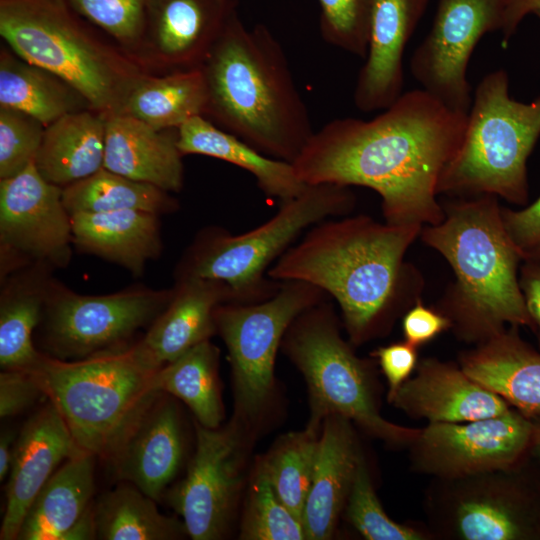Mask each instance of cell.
Listing matches in <instances>:
<instances>
[{
	"instance_id": "1",
	"label": "cell",
	"mask_w": 540,
	"mask_h": 540,
	"mask_svg": "<svg viewBox=\"0 0 540 540\" xmlns=\"http://www.w3.org/2000/svg\"><path fill=\"white\" fill-rule=\"evenodd\" d=\"M467 117L424 89L410 90L371 120L327 123L292 165L305 184L376 191L388 224L436 225L445 217L439 182L461 145Z\"/></svg>"
},
{
	"instance_id": "2",
	"label": "cell",
	"mask_w": 540,
	"mask_h": 540,
	"mask_svg": "<svg viewBox=\"0 0 540 540\" xmlns=\"http://www.w3.org/2000/svg\"><path fill=\"white\" fill-rule=\"evenodd\" d=\"M423 226L358 215L308 229L267 271L276 281L310 283L338 303L351 339H366L406 295L404 256Z\"/></svg>"
},
{
	"instance_id": "3",
	"label": "cell",
	"mask_w": 540,
	"mask_h": 540,
	"mask_svg": "<svg viewBox=\"0 0 540 540\" xmlns=\"http://www.w3.org/2000/svg\"><path fill=\"white\" fill-rule=\"evenodd\" d=\"M205 118L259 152L292 163L314 131L278 40L236 13L201 66Z\"/></svg>"
},
{
	"instance_id": "4",
	"label": "cell",
	"mask_w": 540,
	"mask_h": 540,
	"mask_svg": "<svg viewBox=\"0 0 540 540\" xmlns=\"http://www.w3.org/2000/svg\"><path fill=\"white\" fill-rule=\"evenodd\" d=\"M497 198L481 195L449 203L443 206V221L424 225L419 235L455 275L442 313L462 337L479 342L507 324L532 328L519 286L523 258L505 230Z\"/></svg>"
},
{
	"instance_id": "5",
	"label": "cell",
	"mask_w": 540,
	"mask_h": 540,
	"mask_svg": "<svg viewBox=\"0 0 540 540\" xmlns=\"http://www.w3.org/2000/svg\"><path fill=\"white\" fill-rule=\"evenodd\" d=\"M157 370L132 347L76 361L44 357L31 372L77 445L110 461L161 393Z\"/></svg>"
},
{
	"instance_id": "6",
	"label": "cell",
	"mask_w": 540,
	"mask_h": 540,
	"mask_svg": "<svg viewBox=\"0 0 540 540\" xmlns=\"http://www.w3.org/2000/svg\"><path fill=\"white\" fill-rule=\"evenodd\" d=\"M76 14L67 0H0V35L19 57L75 88L92 110L116 114L147 72Z\"/></svg>"
},
{
	"instance_id": "7",
	"label": "cell",
	"mask_w": 540,
	"mask_h": 540,
	"mask_svg": "<svg viewBox=\"0 0 540 540\" xmlns=\"http://www.w3.org/2000/svg\"><path fill=\"white\" fill-rule=\"evenodd\" d=\"M540 137V96L520 102L509 95L504 69L478 83L463 139L445 168L439 194L493 195L524 205L529 195L527 160Z\"/></svg>"
},
{
	"instance_id": "8",
	"label": "cell",
	"mask_w": 540,
	"mask_h": 540,
	"mask_svg": "<svg viewBox=\"0 0 540 540\" xmlns=\"http://www.w3.org/2000/svg\"><path fill=\"white\" fill-rule=\"evenodd\" d=\"M356 197L350 187L306 184L295 197L281 202L276 214L243 234L209 230L199 236L186 254L179 277L217 280L232 292L234 302L253 303L271 297L281 281L267 278L276 262L304 230L354 209Z\"/></svg>"
},
{
	"instance_id": "9",
	"label": "cell",
	"mask_w": 540,
	"mask_h": 540,
	"mask_svg": "<svg viewBox=\"0 0 540 540\" xmlns=\"http://www.w3.org/2000/svg\"><path fill=\"white\" fill-rule=\"evenodd\" d=\"M282 344L307 382L312 425L329 415H340L387 441L402 443L418 438L421 430L392 424L377 412L364 365L340 336L327 300L299 314Z\"/></svg>"
},
{
	"instance_id": "10",
	"label": "cell",
	"mask_w": 540,
	"mask_h": 540,
	"mask_svg": "<svg viewBox=\"0 0 540 540\" xmlns=\"http://www.w3.org/2000/svg\"><path fill=\"white\" fill-rule=\"evenodd\" d=\"M327 296L315 285L288 280L281 281L265 300L225 302L216 308V329L229 353L236 398L243 411H258L268 398L277 349L291 323Z\"/></svg>"
},
{
	"instance_id": "11",
	"label": "cell",
	"mask_w": 540,
	"mask_h": 540,
	"mask_svg": "<svg viewBox=\"0 0 540 540\" xmlns=\"http://www.w3.org/2000/svg\"><path fill=\"white\" fill-rule=\"evenodd\" d=\"M506 0H437L432 26L414 50L410 71L422 89L447 107L468 113L467 69L479 40L501 30Z\"/></svg>"
},
{
	"instance_id": "12",
	"label": "cell",
	"mask_w": 540,
	"mask_h": 540,
	"mask_svg": "<svg viewBox=\"0 0 540 540\" xmlns=\"http://www.w3.org/2000/svg\"><path fill=\"white\" fill-rule=\"evenodd\" d=\"M170 291L131 290L105 296L59 292L48 301L46 340L62 359H84L114 350L155 320Z\"/></svg>"
},
{
	"instance_id": "13",
	"label": "cell",
	"mask_w": 540,
	"mask_h": 540,
	"mask_svg": "<svg viewBox=\"0 0 540 540\" xmlns=\"http://www.w3.org/2000/svg\"><path fill=\"white\" fill-rule=\"evenodd\" d=\"M535 418L517 409L468 422L430 423L415 440L423 465L446 476L507 469L531 453Z\"/></svg>"
},
{
	"instance_id": "14",
	"label": "cell",
	"mask_w": 540,
	"mask_h": 540,
	"mask_svg": "<svg viewBox=\"0 0 540 540\" xmlns=\"http://www.w3.org/2000/svg\"><path fill=\"white\" fill-rule=\"evenodd\" d=\"M239 441L232 428L196 424V451L186 476L165 495L194 540L219 539L239 487Z\"/></svg>"
},
{
	"instance_id": "15",
	"label": "cell",
	"mask_w": 540,
	"mask_h": 540,
	"mask_svg": "<svg viewBox=\"0 0 540 540\" xmlns=\"http://www.w3.org/2000/svg\"><path fill=\"white\" fill-rule=\"evenodd\" d=\"M238 0H148L136 63L149 74L201 68Z\"/></svg>"
},
{
	"instance_id": "16",
	"label": "cell",
	"mask_w": 540,
	"mask_h": 540,
	"mask_svg": "<svg viewBox=\"0 0 540 540\" xmlns=\"http://www.w3.org/2000/svg\"><path fill=\"white\" fill-rule=\"evenodd\" d=\"M63 188L47 181L34 162L0 181L2 246L32 258L64 266L73 243L71 215Z\"/></svg>"
},
{
	"instance_id": "17",
	"label": "cell",
	"mask_w": 540,
	"mask_h": 540,
	"mask_svg": "<svg viewBox=\"0 0 540 540\" xmlns=\"http://www.w3.org/2000/svg\"><path fill=\"white\" fill-rule=\"evenodd\" d=\"M82 451L50 400L27 420L15 442L1 540L17 539L24 516L37 494L61 463Z\"/></svg>"
},
{
	"instance_id": "18",
	"label": "cell",
	"mask_w": 540,
	"mask_h": 540,
	"mask_svg": "<svg viewBox=\"0 0 540 540\" xmlns=\"http://www.w3.org/2000/svg\"><path fill=\"white\" fill-rule=\"evenodd\" d=\"M429 1L371 0L368 50L354 90L358 110H384L403 93V54Z\"/></svg>"
},
{
	"instance_id": "19",
	"label": "cell",
	"mask_w": 540,
	"mask_h": 540,
	"mask_svg": "<svg viewBox=\"0 0 540 540\" xmlns=\"http://www.w3.org/2000/svg\"><path fill=\"white\" fill-rule=\"evenodd\" d=\"M225 302H234V297L224 283L194 276L178 277L169 303L133 347L134 351L144 362L160 369L209 340L217 331L215 310Z\"/></svg>"
},
{
	"instance_id": "20",
	"label": "cell",
	"mask_w": 540,
	"mask_h": 540,
	"mask_svg": "<svg viewBox=\"0 0 540 540\" xmlns=\"http://www.w3.org/2000/svg\"><path fill=\"white\" fill-rule=\"evenodd\" d=\"M183 457L179 410L168 394L160 393L109 462L119 479L158 501L177 475Z\"/></svg>"
},
{
	"instance_id": "21",
	"label": "cell",
	"mask_w": 540,
	"mask_h": 540,
	"mask_svg": "<svg viewBox=\"0 0 540 540\" xmlns=\"http://www.w3.org/2000/svg\"><path fill=\"white\" fill-rule=\"evenodd\" d=\"M95 458L82 451L55 471L27 510L16 540L96 539Z\"/></svg>"
},
{
	"instance_id": "22",
	"label": "cell",
	"mask_w": 540,
	"mask_h": 540,
	"mask_svg": "<svg viewBox=\"0 0 540 540\" xmlns=\"http://www.w3.org/2000/svg\"><path fill=\"white\" fill-rule=\"evenodd\" d=\"M395 404L430 423L468 422L503 414L509 404L481 386L462 369L437 360L423 361L392 398Z\"/></svg>"
},
{
	"instance_id": "23",
	"label": "cell",
	"mask_w": 540,
	"mask_h": 540,
	"mask_svg": "<svg viewBox=\"0 0 540 540\" xmlns=\"http://www.w3.org/2000/svg\"><path fill=\"white\" fill-rule=\"evenodd\" d=\"M178 129L158 130L133 117L106 115L103 167L127 178L178 192L183 163Z\"/></svg>"
},
{
	"instance_id": "24",
	"label": "cell",
	"mask_w": 540,
	"mask_h": 540,
	"mask_svg": "<svg viewBox=\"0 0 540 540\" xmlns=\"http://www.w3.org/2000/svg\"><path fill=\"white\" fill-rule=\"evenodd\" d=\"M359 459L348 419L340 415L327 416L318 440L312 482L302 514L306 539L331 537Z\"/></svg>"
},
{
	"instance_id": "25",
	"label": "cell",
	"mask_w": 540,
	"mask_h": 540,
	"mask_svg": "<svg viewBox=\"0 0 540 540\" xmlns=\"http://www.w3.org/2000/svg\"><path fill=\"white\" fill-rule=\"evenodd\" d=\"M461 369L526 416H540V352L515 329L480 342L463 355Z\"/></svg>"
},
{
	"instance_id": "26",
	"label": "cell",
	"mask_w": 540,
	"mask_h": 540,
	"mask_svg": "<svg viewBox=\"0 0 540 540\" xmlns=\"http://www.w3.org/2000/svg\"><path fill=\"white\" fill-rule=\"evenodd\" d=\"M106 115L68 113L45 127L34 164L49 182L65 187L103 168Z\"/></svg>"
},
{
	"instance_id": "27",
	"label": "cell",
	"mask_w": 540,
	"mask_h": 540,
	"mask_svg": "<svg viewBox=\"0 0 540 540\" xmlns=\"http://www.w3.org/2000/svg\"><path fill=\"white\" fill-rule=\"evenodd\" d=\"M157 215L142 210L73 214V243L140 273L161 250Z\"/></svg>"
},
{
	"instance_id": "28",
	"label": "cell",
	"mask_w": 540,
	"mask_h": 540,
	"mask_svg": "<svg viewBox=\"0 0 540 540\" xmlns=\"http://www.w3.org/2000/svg\"><path fill=\"white\" fill-rule=\"evenodd\" d=\"M177 144L183 155H205L248 171L267 197L281 202L297 196L306 186L292 163L259 152L203 116L193 117L178 128Z\"/></svg>"
},
{
	"instance_id": "29",
	"label": "cell",
	"mask_w": 540,
	"mask_h": 540,
	"mask_svg": "<svg viewBox=\"0 0 540 540\" xmlns=\"http://www.w3.org/2000/svg\"><path fill=\"white\" fill-rule=\"evenodd\" d=\"M208 91L201 68L167 74L141 75L118 112L158 130L178 129L196 116H205Z\"/></svg>"
},
{
	"instance_id": "30",
	"label": "cell",
	"mask_w": 540,
	"mask_h": 540,
	"mask_svg": "<svg viewBox=\"0 0 540 540\" xmlns=\"http://www.w3.org/2000/svg\"><path fill=\"white\" fill-rule=\"evenodd\" d=\"M0 107L26 113L45 127L68 113L91 109L70 84L9 47L0 51Z\"/></svg>"
},
{
	"instance_id": "31",
	"label": "cell",
	"mask_w": 540,
	"mask_h": 540,
	"mask_svg": "<svg viewBox=\"0 0 540 540\" xmlns=\"http://www.w3.org/2000/svg\"><path fill=\"white\" fill-rule=\"evenodd\" d=\"M96 539L175 540L188 535L183 521L162 514L156 500L131 483L102 494L93 504Z\"/></svg>"
},
{
	"instance_id": "32",
	"label": "cell",
	"mask_w": 540,
	"mask_h": 540,
	"mask_svg": "<svg viewBox=\"0 0 540 540\" xmlns=\"http://www.w3.org/2000/svg\"><path fill=\"white\" fill-rule=\"evenodd\" d=\"M218 349L209 340L192 347L155 374L159 392L182 400L197 422L218 428L223 419L218 378Z\"/></svg>"
},
{
	"instance_id": "33",
	"label": "cell",
	"mask_w": 540,
	"mask_h": 540,
	"mask_svg": "<svg viewBox=\"0 0 540 540\" xmlns=\"http://www.w3.org/2000/svg\"><path fill=\"white\" fill-rule=\"evenodd\" d=\"M456 527L467 540L538 539L540 502L517 488L509 496L467 499L456 510Z\"/></svg>"
},
{
	"instance_id": "34",
	"label": "cell",
	"mask_w": 540,
	"mask_h": 540,
	"mask_svg": "<svg viewBox=\"0 0 540 540\" xmlns=\"http://www.w3.org/2000/svg\"><path fill=\"white\" fill-rule=\"evenodd\" d=\"M63 203L70 215L120 210L155 214L173 212L177 202L154 185L139 182L101 168L96 173L63 187Z\"/></svg>"
},
{
	"instance_id": "35",
	"label": "cell",
	"mask_w": 540,
	"mask_h": 540,
	"mask_svg": "<svg viewBox=\"0 0 540 540\" xmlns=\"http://www.w3.org/2000/svg\"><path fill=\"white\" fill-rule=\"evenodd\" d=\"M319 437L315 425L291 433L282 440L262 464L282 503L302 521L310 490Z\"/></svg>"
},
{
	"instance_id": "36",
	"label": "cell",
	"mask_w": 540,
	"mask_h": 540,
	"mask_svg": "<svg viewBox=\"0 0 540 540\" xmlns=\"http://www.w3.org/2000/svg\"><path fill=\"white\" fill-rule=\"evenodd\" d=\"M44 306V292L19 288L5 295L0 308V365L3 370L33 371L44 359L32 334Z\"/></svg>"
},
{
	"instance_id": "37",
	"label": "cell",
	"mask_w": 540,
	"mask_h": 540,
	"mask_svg": "<svg viewBox=\"0 0 540 540\" xmlns=\"http://www.w3.org/2000/svg\"><path fill=\"white\" fill-rule=\"evenodd\" d=\"M240 536L249 540L306 539L301 519L278 498L263 465L250 490Z\"/></svg>"
},
{
	"instance_id": "38",
	"label": "cell",
	"mask_w": 540,
	"mask_h": 540,
	"mask_svg": "<svg viewBox=\"0 0 540 540\" xmlns=\"http://www.w3.org/2000/svg\"><path fill=\"white\" fill-rule=\"evenodd\" d=\"M67 1L78 15L88 19L112 37L117 47L136 63L148 0Z\"/></svg>"
},
{
	"instance_id": "39",
	"label": "cell",
	"mask_w": 540,
	"mask_h": 540,
	"mask_svg": "<svg viewBox=\"0 0 540 540\" xmlns=\"http://www.w3.org/2000/svg\"><path fill=\"white\" fill-rule=\"evenodd\" d=\"M347 515L353 526L369 540H420L422 534L395 523L384 512L360 457L349 492Z\"/></svg>"
},
{
	"instance_id": "40",
	"label": "cell",
	"mask_w": 540,
	"mask_h": 540,
	"mask_svg": "<svg viewBox=\"0 0 540 540\" xmlns=\"http://www.w3.org/2000/svg\"><path fill=\"white\" fill-rule=\"evenodd\" d=\"M324 40L365 58L368 50L371 0H318Z\"/></svg>"
},
{
	"instance_id": "41",
	"label": "cell",
	"mask_w": 540,
	"mask_h": 540,
	"mask_svg": "<svg viewBox=\"0 0 540 540\" xmlns=\"http://www.w3.org/2000/svg\"><path fill=\"white\" fill-rule=\"evenodd\" d=\"M45 126L18 110L0 107V178L12 177L34 162Z\"/></svg>"
},
{
	"instance_id": "42",
	"label": "cell",
	"mask_w": 540,
	"mask_h": 540,
	"mask_svg": "<svg viewBox=\"0 0 540 540\" xmlns=\"http://www.w3.org/2000/svg\"><path fill=\"white\" fill-rule=\"evenodd\" d=\"M44 390L31 371L6 369L0 374V416H16L33 406ZM46 397V396H45Z\"/></svg>"
},
{
	"instance_id": "43",
	"label": "cell",
	"mask_w": 540,
	"mask_h": 540,
	"mask_svg": "<svg viewBox=\"0 0 540 540\" xmlns=\"http://www.w3.org/2000/svg\"><path fill=\"white\" fill-rule=\"evenodd\" d=\"M501 216L507 234L523 259L540 247V196L520 210L501 207Z\"/></svg>"
},
{
	"instance_id": "44",
	"label": "cell",
	"mask_w": 540,
	"mask_h": 540,
	"mask_svg": "<svg viewBox=\"0 0 540 540\" xmlns=\"http://www.w3.org/2000/svg\"><path fill=\"white\" fill-rule=\"evenodd\" d=\"M451 326V320L444 313L420 301L407 311L402 320L404 339L414 347L429 342Z\"/></svg>"
},
{
	"instance_id": "45",
	"label": "cell",
	"mask_w": 540,
	"mask_h": 540,
	"mask_svg": "<svg viewBox=\"0 0 540 540\" xmlns=\"http://www.w3.org/2000/svg\"><path fill=\"white\" fill-rule=\"evenodd\" d=\"M372 356L378 359L388 381L389 400L391 401L416 366V347L406 341L393 343L376 349Z\"/></svg>"
},
{
	"instance_id": "46",
	"label": "cell",
	"mask_w": 540,
	"mask_h": 540,
	"mask_svg": "<svg viewBox=\"0 0 540 540\" xmlns=\"http://www.w3.org/2000/svg\"><path fill=\"white\" fill-rule=\"evenodd\" d=\"M519 273V286L532 323V330L540 341V260L526 258Z\"/></svg>"
},
{
	"instance_id": "47",
	"label": "cell",
	"mask_w": 540,
	"mask_h": 540,
	"mask_svg": "<svg viewBox=\"0 0 540 540\" xmlns=\"http://www.w3.org/2000/svg\"><path fill=\"white\" fill-rule=\"evenodd\" d=\"M539 10L540 0H506L503 24L500 30L502 47H507L522 20L527 15L535 14Z\"/></svg>"
},
{
	"instance_id": "48",
	"label": "cell",
	"mask_w": 540,
	"mask_h": 540,
	"mask_svg": "<svg viewBox=\"0 0 540 540\" xmlns=\"http://www.w3.org/2000/svg\"><path fill=\"white\" fill-rule=\"evenodd\" d=\"M16 438L11 430H3L0 437V480L3 481L10 473Z\"/></svg>"
},
{
	"instance_id": "49",
	"label": "cell",
	"mask_w": 540,
	"mask_h": 540,
	"mask_svg": "<svg viewBox=\"0 0 540 540\" xmlns=\"http://www.w3.org/2000/svg\"><path fill=\"white\" fill-rule=\"evenodd\" d=\"M536 420L537 423V433H536V439L533 444V447L531 449V453L540 463V416L533 417Z\"/></svg>"
},
{
	"instance_id": "50",
	"label": "cell",
	"mask_w": 540,
	"mask_h": 540,
	"mask_svg": "<svg viewBox=\"0 0 540 540\" xmlns=\"http://www.w3.org/2000/svg\"><path fill=\"white\" fill-rule=\"evenodd\" d=\"M527 258H533L540 260V247L536 249L531 255H529ZM526 259V258H525Z\"/></svg>"
},
{
	"instance_id": "51",
	"label": "cell",
	"mask_w": 540,
	"mask_h": 540,
	"mask_svg": "<svg viewBox=\"0 0 540 540\" xmlns=\"http://www.w3.org/2000/svg\"><path fill=\"white\" fill-rule=\"evenodd\" d=\"M535 15H536V16L539 18V20H540V10L537 11V12L535 13Z\"/></svg>"
}]
</instances>
